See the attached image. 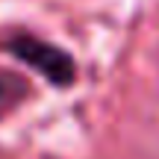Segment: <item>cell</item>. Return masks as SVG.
I'll return each instance as SVG.
<instances>
[{
    "instance_id": "obj_1",
    "label": "cell",
    "mask_w": 159,
    "mask_h": 159,
    "mask_svg": "<svg viewBox=\"0 0 159 159\" xmlns=\"http://www.w3.org/2000/svg\"><path fill=\"white\" fill-rule=\"evenodd\" d=\"M6 50L15 59H21L24 65L41 74L50 85H59V89H68L77 77V65L62 47L50 44V41L39 39L33 33H21V35H9L6 39Z\"/></svg>"
},
{
    "instance_id": "obj_2",
    "label": "cell",
    "mask_w": 159,
    "mask_h": 159,
    "mask_svg": "<svg viewBox=\"0 0 159 159\" xmlns=\"http://www.w3.org/2000/svg\"><path fill=\"white\" fill-rule=\"evenodd\" d=\"M30 97V83L18 74H6L0 71V118L12 115L24 100Z\"/></svg>"
}]
</instances>
